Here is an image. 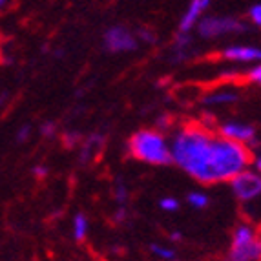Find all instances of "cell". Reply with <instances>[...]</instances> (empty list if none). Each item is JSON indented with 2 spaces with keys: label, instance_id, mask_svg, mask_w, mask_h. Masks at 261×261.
<instances>
[{
  "label": "cell",
  "instance_id": "20",
  "mask_svg": "<svg viewBox=\"0 0 261 261\" xmlns=\"http://www.w3.org/2000/svg\"><path fill=\"white\" fill-rule=\"evenodd\" d=\"M40 134L44 135V137H48V139H51V137H55L57 135V122L53 121H46L40 126Z\"/></svg>",
  "mask_w": 261,
  "mask_h": 261
},
{
  "label": "cell",
  "instance_id": "26",
  "mask_svg": "<svg viewBox=\"0 0 261 261\" xmlns=\"http://www.w3.org/2000/svg\"><path fill=\"white\" fill-rule=\"evenodd\" d=\"M254 165H256V170L261 174V153L256 157V161H254Z\"/></svg>",
  "mask_w": 261,
  "mask_h": 261
},
{
  "label": "cell",
  "instance_id": "15",
  "mask_svg": "<svg viewBox=\"0 0 261 261\" xmlns=\"http://www.w3.org/2000/svg\"><path fill=\"white\" fill-rule=\"evenodd\" d=\"M62 143H64L66 148H73L79 143H83V135L79 132H64L62 134Z\"/></svg>",
  "mask_w": 261,
  "mask_h": 261
},
{
  "label": "cell",
  "instance_id": "14",
  "mask_svg": "<svg viewBox=\"0 0 261 261\" xmlns=\"http://www.w3.org/2000/svg\"><path fill=\"white\" fill-rule=\"evenodd\" d=\"M188 203H190L194 208H197V210H203V208H206L208 206V203H210V199H208V196L206 194H199V192H192V194H188Z\"/></svg>",
  "mask_w": 261,
  "mask_h": 261
},
{
  "label": "cell",
  "instance_id": "27",
  "mask_svg": "<svg viewBox=\"0 0 261 261\" xmlns=\"http://www.w3.org/2000/svg\"><path fill=\"white\" fill-rule=\"evenodd\" d=\"M172 240H181V234H179V232H174V234H172Z\"/></svg>",
  "mask_w": 261,
  "mask_h": 261
},
{
  "label": "cell",
  "instance_id": "2",
  "mask_svg": "<svg viewBox=\"0 0 261 261\" xmlns=\"http://www.w3.org/2000/svg\"><path fill=\"white\" fill-rule=\"evenodd\" d=\"M128 153L134 159L148 165L166 166L172 165V153L166 139L157 130H139L128 139Z\"/></svg>",
  "mask_w": 261,
  "mask_h": 261
},
{
  "label": "cell",
  "instance_id": "5",
  "mask_svg": "<svg viewBox=\"0 0 261 261\" xmlns=\"http://www.w3.org/2000/svg\"><path fill=\"white\" fill-rule=\"evenodd\" d=\"M102 46L108 53H126L139 48V40L124 26H112L105 31Z\"/></svg>",
  "mask_w": 261,
  "mask_h": 261
},
{
  "label": "cell",
  "instance_id": "22",
  "mask_svg": "<svg viewBox=\"0 0 261 261\" xmlns=\"http://www.w3.org/2000/svg\"><path fill=\"white\" fill-rule=\"evenodd\" d=\"M247 77H248V81H250V83H256V84H259V86H261V64L248 71Z\"/></svg>",
  "mask_w": 261,
  "mask_h": 261
},
{
  "label": "cell",
  "instance_id": "10",
  "mask_svg": "<svg viewBox=\"0 0 261 261\" xmlns=\"http://www.w3.org/2000/svg\"><path fill=\"white\" fill-rule=\"evenodd\" d=\"M105 141H106V137L102 134H99V132H93V134L88 135L86 139H83V144H81V153H79L81 163L86 165L88 161H92V157L95 155V152L102 150Z\"/></svg>",
  "mask_w": 261,
  "mask_h": 261
},
{
  "label": "cell",
  "instance_id": "9",
  "mask_svg": "<svg viewBox=\"0 0 261 261\" xmlns=\"http://www.w3.org/2000/svg\"><path fill=\"white\" fill-rule=\"evenodd\" d=\"M219 55L226 61H238V62H254L261 61V49L254 46H230L225 48Z\"/></svg>",
  "mask_w": 261,
  "mask_h": 261
},
{
  "label": "cell",
  "instance_id": "7",
  "mask_svg": "<svg viewBox=\"0 0 261 261\" xmlns=\"http://www.w3.org/2000/svg\"><path fill=\"white\" fill-rule=\"evenodd\" d=\"M218 134L221 137H226L230 141H238L247 146H256V128L250 124H243V122H223L218 126Z\"/></svg>",
  "mask_w": 261,
  "mask_h": 261
},
{
  "label": "cell",
  "instance_id": "4",
  "mask_svg": "<svg viewBox=\"0 0 261 261\" xmlns=\"http://www.w3.org/2000/svg\"><path fill=\"white\" fill-rule=\"evenodd\" d=\"M196 26L203 39H216L228 33H245L248 30L243 20L234 17H201Z\"/></svg>",
  "mask_w": 261,
  "mask_h": 261
},
{
  "label": "cell",
  "instance_id": "6",
  "mask_svg": "<svg viewBox=\"0 0 261 261\" xmlns=\"http://www.w3.org/2000/svg\"><path fill=\"white\" fill-rule=\"evenodd\" d=\"M234 196L241 201H250L261 196V174L252 170H243L230 179Z\"/></svg>",
  "mask_w": 261,
  "mask_h": 261
},
{
  "label": "cell",
  "instance_id": "19",
  "mask_svg": "<svg viewBox=\"0 0 261 261\" xmlns=\"http://www.w3.org/2000/svg\"><path fill=\"white\" fill-rule=\"evenodd\" d=\"M137 40H144V42H150L153 44L157 40L155 33H153L152 30H146V28H141V30H137Z\"/></svg>",
  "mask_w": 261,
  "mask_h": 261
},
{
  "label": "cell",
  "instance_id": "28",
  "mask_svg": "<svg viewBox=\"0 0 261 261\" xmlns=\"http://www.w3.org/2000/svg\"><path fill=\"white\" fill-rule=\"evenodd\" d=\"M6 2H8V0H0V8H2V6H4Z\"/></svg>",
  "mask_w": 261,
  "mask_h": 261
},
{
  "label": "cell",
  "instance_id": "13",
  "mask_svg": "<svg viewBox=\"0 0 261 261\" xmlns=\"http://www.w3.org/2000/svg\"><path fill=\"white\" fill-rule=\"evenodd\" d=\"M86 232H88V219L83 212H79L73 219V238L77 241H83L86 238Z\"/></svg>",
  "mask_w": 261,
  "mask_h": 261
},
{
  "label": "cell",
  "instance_id": "11",
  "mask_svg": "<svg viewBox=\"0 0 261 261\" xmlns=\"http://www.w3.org/2000/svg\"><path fill=\"white\" fill-rule=\"evenodd\" d=\"M192 44V39L188 33H183V31H177V35H175V40H174V46H172V59L175 62H181L185 61L188 57V48H190Z\"/></svg>",
  "mask_w": 261,
  "mask_h": 261
},
{
  "label": "cell",
  "instance_id": "21",
  "mask_svg": "<svg viewBox=\"0 0 261 261\" xmlns=\"http://www.w3.org/2000/svg\"><path fill=\"white\" fill-rule=\"evenodd\" d=\"M248 15H250V18H252L254 24L261 28V4L252 6V8H250V11H248Z\"/></svg>",
  "mask_w": 261,
  "mask_h": 261
},
{
  "label": "cell",
  "instance_id": "25",
  "mask_svg": "<svg viewBox=\"0 0 261 261\" xmlns=\"http://www.w3.org/2000/svg\"><path fill=\"white\" fill-rule=\"evenodd\" d=\"M126 208H124V206H119V210L117 212H115V221H119V223H122L124 221V219H126Z\"/></svg>",
  "mask_w": 261,
  "mask_h": 261
},
{
  "label": "cell",
  "instance_id": "18",
  "mask_svg": "<svg viewBox=\"0 0 261 261\" xmlns=\"http://www.w3.org/2000/svg\"><path fill=\"white\" fill-rule=\"evenodd\" d=\"M115 197H117V203L119 206H124L126 205V201H128V192H126V187L119 181L117 187H115Z\"/></svg>",
  "mask_w": 261,
  "mask_h": 261
},
{
  "label": "cell",
  "instance_id": "8",
  "mask_svg": "<svg viewBox=\"0 0 261 261\" xmlns=\"http://www.w3.org/2000/svg\"><path fill=\"white\" fill-rule=\"evenodd\" d=\"M210 2L212 0H192L190 4H188L187 11H185L183 18H181V22H179V31L188 33L192 28L196 26L197 22H199L201 15H203V11L210 6Z\"/></svg>",
  "mask_w": 261,
  "mask_h": 261
},
{
  "label": "cell",
  "instance_id": "12",
  "mask_svg": "<svg viewBox=\"0 0 261 261\" xmlns=\"http://www.w3.org/2000/svg\"><path fill=\"white\" fill-rule=\"evenodd\" d=\"M240 100V95L234 92H216L210 93V95L203 97V102L208 106L214 105H232V102H238Z\"/></svg>",
  "mask_w": 261,
  "mask_h": 261
},
{
  "label": "cell",
  "instance_id": "1",
  "mask_svg": "<svg viewBox=\"0 0 261 261\" xmlns=\"http://www.w3.org/2000/svg\"><path fill=\"white\" fill-rule=\"evenodd\" d=\"M170 153L172 163L201 185L230 181L252 161L247 144L221 137L203 122H188L179 128L172 139Z\"/></svg>",
  "mask_w": 261,
  "mask_h": 261
},
{
  "label": "cell",
  "instance_id": "3",
  "mask_svg": "<svg viewBox=\"0 0 261 261\" xmlns=\"http://www.w3.org/2000/svg\"><path fill=\"white\" fill-rule=\"evenodd\" d=\"M228 261H261V234L248 225L236 226Z\"/></svg>",
  "mask_w": 261,
  "mask_h": 261
},
{
  "label": "cell",
  "instance_id": "24",
  "mask_svg": "<svg viewBox=\"0 0 261 261\" xmlns=\"http://www.w3.org/2000/svg\"><path fill=\"white\" fill-rule=\"evenodd\" d=\"M33 175H37V177H46V175H48V168L42 165L33 166Z\"/></svg>",
  "mask_w": 261,
  "mask_h": 261
},
{
  "label": "cell",
  "instance_id": "23",
  "mask_svg": "<svg viewBox=\"0 0 261 261\" xmlns=\"http://www.w3.org/2000/svg\"><path fill=\"white\" fill-rule=\"evenodd\" d=\"M30 135H31V126L30 124H24V126L17 132V141L18 143H26V141L30 139Z\"/></svg>",
  "mask_w": 261,
  "mask_h": 261
},
{
  "label": "cell",
  "instance_id": "17",
  "mask_svg": "<svg viewBox=\"0 0 261 261\" xmlns=\"http://www.w3.org/2000/svg\"><path fill=\"white\" fill-rule=\"evenodd\" d=\"M159 206L166 212H175V210H179V201L174 199V197H163L159 201Z\"/></svg>",
  "mask_w": 261,
  "mask_h": 261
},
{
  "label": "cell",
  "instance_id": "16",
  "mask_svg": "<svg viewBox=\"0 0 261 261\" xmlns=\"http://www.w3.org/2000/svg\"><path fill=\"white\" fill-rule=\"evenodd\" d=\"M150 250H152L155 256H159L161 259H166V261H174L175 259V252L172 248H165V247H159V245H150Z\"/></svg>",
  "mask_w": 261,
  "mask_h": 261
}]
</instances>
